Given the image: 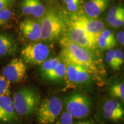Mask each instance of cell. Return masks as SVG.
<instances>
[{"mask_svg":"<svg viewBox=\"0 0 124 124\" xmlns=\"http://www.w3.org/2000/svg\"><path fill=\"white\" fill-rule=\"evenodd\" d=\"M12 100L14 108L18 116L26 117L36 112L41 97L36 89L24 87L14 94Z\"/></svg>","mask_w":124,"mask_h":124,"instance_id":"3957f363","label":"cell"},{"mask_svg":"<svg viewBox=\"0 0 124 124\" xmlns=\"http://www.w3.org/2000/svg\"><path fill=\"white\" fill-rule=\"evenodd\" d=\"M108 0H89L84 5V11L87 16L95 19L108 6Z\"/></svg>","mask_w":124,"mask_h":124,"instance_id":"2e32d148","label":"cell"},{"mask_svg":"<svg viewBox=\"0 0 124 124\" xmlns=\"http://www.w3.org/2000/svg\"><path fill=\"white\" fill-rule=\"evenodd\" d=\"M124 13V9L122 7H113L108 12L106 17V21L108 24H110L114 20H115L117 17Z\"/></svg>","mask_w":124,"mask_h":124,"instance_id":"7402d4cb","label":"cell"},{"mask_svg":"<svg viewBox=\"0 0 124 124\" xmlns=\"http://www.w3.org/2000/svg\"><path fill=\"white\" fill-rule=\"evenodd\" d=\"M66 111L73 118H83L91 112L92 102L90 98L80 93H73L67 96L64 100Z\"/></svg>","mask_w":124,"mask_h":124,"instance_id":"8992f818","label":"cell"},{"mask_svg":"<svg viewBox=\"0 0 124 124\" xmlns=\"http://www.w3.org/2000/svg\"><path fill=\"white\" fill-rule=\"evenodd\" d=\"M10 82L5 78L2 75H0V97L10 96Z\"/></svg>","mask_w":124,"mask_h":124,"instance_id":"44dd1931","label":"cell"},{"mask_svg":"<svg viewBox=\"0 0 124 124\" xmlns=\"http://www.w3.org/2000/svg\"><path fill=\"white\" fill-rule=\"evenodd\" d=\"M124 13L117 17L115 20H114L110 24L113 27H120L124 25Z\"/></svg>","mask_w":124,"mask_h":124,"instance_id":"83f0119b","label":"cell"},{"mask_svg":"<svg viewBox=\"0 0 124 124\" xmlns=\"http://www.w3.org/2000/svg\"><path fill=\"white\" fill-rule=\"evenodd\" d=\"M101 113L107 120L114 122L121 121L124 116V107L118 101L114 99L106 100L102 105Z\"/></svg>","mask_w":124,"mask_h":124,"instance_id":"8fae6325","label":"cell"},{"mask_svg":"<svg viewBox=\"0 0 124 124\" xmlns=\"http://www.w3.org/2000/svg\"><path fill=\"white\" fill-rule=\"evenodd\" d=\"M116 39L117 40L118 42L122 46L124 44V32L123 31H121L117 34Z\"/></svg>","mask_w":124,"mask_h":124,"instance_id":"f546056e","label":"cell"},{"mask_svg":"<svg viewBox=\"0 0 124 124\" xmlns=\"http://www.w3.org/2000/svg\"><path fill=\"white\" fill-rule=\"evenodd\" d=\"M12 12L8 9L0 10V27L7 24L12 17Z\"/></svg>","mask_w":124,"mask_h":124,"instance_id":"d4e9b609","label":"cell"},{"mask_svg":"<svg viewBox=\"0 0 124 124\" xmlns=\"http://www.w3.org/2000/svg\"><path fill=\"white\" fill-rule=\"evenodd\" d=\"M13 0H1L0 1V10L4 9H8L11 5Z\"/></svg>","mask_w":124,"mask_h":124,"instance_id":"f1b7e54d","label":"cell"},{"mask_svg":"<svg viewBox=\"0 0 124 124\" xmlns=\"http://www.w3.org/2000/svg\"><path fill=\"white\" fill-rule=\"evenodd\" d=\"M75 124H94L91 123V122H77V123H76Z\"/></svg>","mask_w":124,"mask_h":124,"instance_id":"4dcf8cb0","label":"cell"},{"mask_svg":"<svg viewBox=\"0 0 124 124\" xmlns=\"http://www.w3.org/2000/svg\"><path fill=\"white\" fill-rule=\"evenodd\" d=\"M2 75L11 83L21 82L27 77V67L22 59L15 58L2 69Z\"/></svg>","mask_w":124,"mask_h":124,"instance_id":"9c48e42d","label":"cell"},{"mask_svg":"<svg viewBox=\"0 0 124 124\" xmlns=\"http://www.w3.org/2000/svg\"><path fill=\"white\" fill-rule=\"evenodd\" d=\"M21 9L25 15L41 18L46 12V8L40 0H23Z\"/></svg>","mask_w":124,"mask_h":124,"instance_id":"5bb4252c","label":"cell"},{"mask_svg":"<svg viewBox=\"0 0 124 124\" xmlns=\"http://www.w3.org/2000/svg\"><path fill=\"white\" fill-rule=\"evenodd\" d=\"M67 37L71 41L86 48L95 51L97 48V36L80 28L67 25Z\"/></svg>","mask_w":124,"mask_h":124,"instance_id":"ba28073f","label":"cell"},{"mask_svg":"<svg viewBox=\"0 0 124 124\" xmlns=\"http://www.w3.org/2000/svg\"><path fill=\"white\" fill-rule=\"evenodd\" d=\"M19 121V118L10 96L0 97V123L13 124Z\"/></svg>","mask_w":124,"mask_h":124,"instance_id":"7c38bea8","label":"cell"},{"mask_svg":"<svg viewBox=\"0 0 124 124\" xmlns=\"http://www.w3.org/2000/svg\"><path fill=\"white\" fill-rule=\"evenodd\" d=\"M19 28L22 36L29 41H37L41 40V28L40 21L25 19L20 22Z\"/></svg>","mask_w":124,"mask_h":124,"instance_id":"4fadbf2b","label":"cell"},{"mask_svg":"<svg viewBox=\"0 0 124 124\" xmlns=\"http://www.w3.org/2000/svg\"><path fill=\"white\" fill-rule=\"evenodd\" d=\"M60 44L62 49L59 57L62 60L83 67L89 71L94 79L102 82L105 70L96 51L79 46L66 36L61 38Z\"/></svg>","mask_w":124,"mask_h":124,"instance_id":"6da1fadb","label":"cell"},{"mask_svg":"<svg viewBox=\"0 0 124 124\" xmlns=\"http://www.w3.org/2000/svg\"><path fill=\"white\" fill-rule=\"evenodd\" d=\"M67 25L80 28L93 35H98L105 28L102 21L90 18L86 15H72L69 20H67Z\"/></svg>","mask_w":124,"mask_h":124,"instance_id":"30bf717a","label":"cell"},{"mask_svg":"<svg viewBox=\"0 0 124 124\" xmlns=\"http://www.w3.org/2000/svg\"><path fill=\"white\" fill-rule=\"evenodd\" d=\"M40 23L41 28V40L44 41H55L67 31V19L60 12L53 9L45 12Z\"/></svg>","mask_w":124,"mask_h":124,"instance_id":"7a4b0ae2","label":"cell"},{"mask_svg":"<svg viewBox=\"0 0 124 124\" xmlns=\"http://www.w3.org/2000/svg\"><path fill=\"white\" fill-rule=\"evenodd\" d=\"M62 60L64 62L66 68L64 80L66 82L64 88L66 90L86 86L91 84L94 80L89 71L85 67L67 60Z\"/></svg>","mask_w":124,"mask_h":124,"instance_id":"277c9868","label":"cell"},{"mask_svg":"<svg viewBox=\"0 0 124 124\" xmlns=\"http://www.w3.org/2000/svg\"><path fill=\"white\" fill-rule=\"evenodd\" d=\"M124 52L120 49L114 50V70L117 71L124 64Z\"/></svg>","mask_w":124,"mask_h":124,"instance_id":"603a6c76","label":"cell"},{"mask_svg":"<svg viewBox=\"0 0 124 124\" xmlns=\"http://www.w3.org/2000/svg\"><path fill=\"white\" fill-rule=\"evenodd\" d=\"M61 61V59L59 57L58 58H49L46 60H45L44 62H43L40 66V72L41 75L46 73L53 70L56 66L59 64V63Z\"/></svg>","mask_w":124,"mask_h":124,"instance_id":"ffe728a7","label":"cell"},{"mask_svg":"<svg viewBox=\"0 0 124 124\" xmlns=\"http://www.w3.org/2000/svg\"><path fill=\"white\" fill-rule=\"evenodd\" d=\"M51 50L48 45L41 43H32L25 46L21 51V56L25 64L40 66L49 59Z\"/></svg>","mask_w":124,"mask_h":124,"instance_id":"52a82bcc","label":"cell"},{"mask_svg":"<svg viewBox=\"0 0 124 124\" xmlns=\"http://www.w3.org/2000/svg\"><path fill=\"white\" fill-rule=\"evenodd\" d=\"M105 62L111 69L114 70V50L108 49L105 56Z\"/></svg>","mask_w":124,"mask_h":124,"instance_id":"4316f807","label":"cell"},{"mask_svg":"<svg viewBox=\"0 0 124 124\" xmlns=\"http://www.w3.org/2000/svg\"><path fill=\"white\" fill-rule=\"evenodd\" d=\"M66 75V65L61 60L59 64L52 70L41 76L45 79L52 82H57L65 80Z\"/></svg>","mask_w":124,"mask_h":124,"instance_id":"ac0fdd59","label":"cell"},{"mask_svg":"<svg viewBox=\"0 0 124 124\" xmlns=\"http://www.w3.org/2000/svg\"><path fill=\"white\" fill-rule=\"evenodd\" d=\"M109 94L111 97L120 100L123 103L124 101V83L123 82L117 81L110 86Z\"/></svg>","mask_w":124,"mask_h":124,"instance_id":"d6986e66","label":"cell"},{"mask_svg":"<svg viewBox=\"0 0 124 124\" xmlns=\"http://www.w3.org/2000/svg\"><path fill=\"white\" fill-rule=\"evenodd\" d=\"M17 50V43L12 36L5 33H0V57L13 55Z\"/></svg>","mask_w":124,"mask_h":124,"instance_id":"9a60e30c","label":"cell"},{"mask_svg":"<svg viewBox=\"0 0 124 124\" xmlns=\"http://www.w3.org/2000/svg\"><path fill=\"white\" fill-rule=\"evenodd\" d=\"M116 40L111 31L103 29L97 36V44L102 50H108L116 46Z\"/></svg>","mask_w":124,"mask_h":124,"instance_id":"e0dca14e","label":"cell"},{"mask_svg":"<svg viewBox=\"0 0 124 124\" xmlns=\"http://www.w3.org/2000/svg\"><path fill=\"white\" fill-rule=\"evenodd\" d=\"M54 124H74L73 118L67 111H64Z\"/></svg>","mask_w":124,"mask_h":124,"instance_id":"cb8c5ba5","label":"cell"},{"mask_svg":"<svg viewBox=\"0 0 124 124\" xmlns=\"http://www.w3.org/2000/svg\"><path fill=\"white\" fill-rule=\"evenodd\" d=\"M63 105L57 97L46 98L40 103L36 111L38 124H54L61 114Z\"/></svg>","mask_w":124,"mask_h":124,"instance_id":"5b68a950","label":"cell"},{"mask_svg":"<svg viewBox=\"0 0 124 124\" xmlns=\"http://www.w3.org/2000/svg\"><path fill=\"white\" fill-rule=\"evenodd\" d=\"M68 10L71 12H76L82 4V0H64Z\"/></svg>","mask_w":124,"mask_h":124,"instance_id":"484cf974","label":"cell"}]
</instances>
